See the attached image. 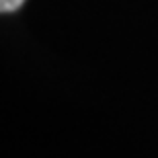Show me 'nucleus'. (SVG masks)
Masks as SVG:
<instances>
[{"mask_svg":"<svg viewBox=\"0 0 158 158\" xmlns=\"http://www.w3.org/2000/svg\"><path fill=\"white\" fill-rule=\"evenodd\" d=\"M25 0H0V10L2 12H15L23 6Z\"/></svg>","mask_w":158,"mask_h":158,"instance_id":"f257e3e1","label":"nucleus"}]
</instances>
